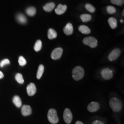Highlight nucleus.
I'll return each mask as SVG.
<instances>
[{
    "instance_id": "1a4fd4ad",
    "label": "nucleus",
    "mask_w": 124,
    "mask_h": 124,
    "mask_svg": "<svg viewBox=\"0 0 124 124\" xmlns=\"http://www.w3.org/2000/svg\"><path fill=\"white\" fill-rule=\"evenodd\" d=\"M100 108V104L97 102H93L90 103L87 107V109L90 112H95L98 111Z\"/></svg>"
},
{
    "instance_id": "c756f323",
    "label": "nucleus",
    "mask_w": 124,
    "mask_h": 124,
    "mask_svg": "<svg viewBox=\"0 0 124 124\" xmlns=\"http://www.w3.org/2000/svg\"><path fill=\"white\" fill-rule=\"evenodd\" d=\"M92 124H104L101 121H100V120H95V121H94Z\"/></svg>"
},
{
    "instance_id": "f03ea898",
    "label": "nucleus",
    "mask_w": 124,
    "mask_h": 124,
    "mask_svg": "<svg viewBox=\"0 0 124 124\" xmlns=\"http://www.w3.org/2000/svg\"><path fill=\"white\" fill-rule=\"evenodd\" d=\"M72 73L73 78L76 81H78L82 79L84 76V70L83 68L80 66L75 67Z\"/></svg>"
},
{
    "instance_id": "412c9836",
    "label": "nucleus",
    "mask_w": 124,
    "mask_h": 124,
    "mask_svg": "<svg viewBox=\"0 0 124 124\" xmlns=\"http://www.w3.org/2000/svg\"><path fill=\"white\" fill-rule=\"evenodd\" d=\"M17 19L18 20V22L22 23L24 24L27 22V19L24 15L22 14H18L17 16Z\"/></svg>"
},
{
    "instance_id": "5701e85b",
    "label": "nucleus",
    "mask_w": 124,
    "mask_h": 124,
    "mask_svg": "<svg viewBox=\"0 0 124 124\" xmlns=\"http://www.w3.org/2000/svg\"><path fill=\"white\" fill-rule=\"evenodd\" d=\"M42 47V42L40 40H38L36 41L34 46V50L36 52H39L41 49Z\"/></svg>"
},
{
    "instance_id": "393cba45",
    "label": "nucleus",
    "mask_w": 124,
    "mask_h": 124,
    "mask_svg": "<svg viewBox=\"0 0 124 124\" xmlns=\"http://www.w3.org/2000/svg\"><path fill=\"white\" fill-rule=\"evenodd\" d=\"M18 63L20 66H23L26 64V60L23 56H20L18 58Z\"/></svg>"
},
{
    "instance_id": "f8f14e48",
    "label": "nucleus",
    "mask_w": 124,
    "mask_h": 124,
    "mask_svg": "<svg viewBox=\"0 0 124 124\" xmlns=\"http://www.w3.org/2000/svg\"><path fill=\"white\" fill-rule=\"evenodd\" d=\"M64 33L67 35L70 36L73 34V27L71 23H68L63 28Z\"/></svg>"
},
{
    "instance_id": "a878e982",
    "label": "nucleus",
    "mask_w": 124,
    "mask_h": 124,
    "mask_svg": "<svg viewBox=\"0 0 124 124\" xmlns=\"http://www.w3.org/2000/svg\"><path fill=\"white\" fill-rule=\"evenodd\" d=\"M85 8L87 11H88L89 12H90L91 13H93L95 11V8L93 7V6H92V5L90 4H86L85 5Z\"/></svg>"
},
{
    "instance_id": "7ed1b4c3",
    "label": "nucleus",
    "mask_w": 124,
    "mask_h": 124,
    "mask_svg": "<svg viewBox=\"0 0 124 124\" xmlns=\"http://www.w3.org/2000/svg\"><path fill=\"white\" fill-rule=\"evenodd\" d=\"M47 118L49 122L53 124H57L59 121L57 111L53 108H51L49 110L47 114Z\"/></svg>"
},
{
    "instance_id": "6e6552de",
    "label": "nucleus",
    "mask_w": 124,
    "mask_h": 124,
    "mask_svg": "<svg viewBox=\"0 0 124 124\" xmlns=\"http://www.w3.org/2000/svg\"><path fill=\"white\" fill-rule=\"evenodd\" d=\"M120 53H121V51H120V49L116 48V49L113 50L111 53H109V54L108 56V60L111 61L115 60L117 58H119Z\"/></svg>"
},
{
    "instance_id": "cd10ccee",
    "label": "nucleus",
    "mask_w": 124,
    "mask_h": 124,
    "mask_svg": "<svg viewBox=\"0 0 124 124\" xmlns=\"http://www.w3.org/2000/svg\"><path fill=\"white\" fill-rule=\"evenodd\" d=\"M111 3L113 4L121 6L124 3V0H111Z\"/></svg>"
},
{
    "instance_id": "2f4dec72",
    "label": "nucleus",
    "mask_w": 124,
    "mask_h": 124,
    "mask_svg": "<svg viewBox=\"0 0 124 124\" xmlns=\"http://www.w3.org/2000/svg\"><path fill=\"white\" fill-rule=\"evenodd\" d=\"M75 124H84L83 123V122L80 121H77L75 123Z\"/></svg>"
},
{
    "instance_id": "aec40b11",
    "label": "nucleus",
    "mask_w": 124,
    "mask_h": 124,
    "mask_svg": "<svg viewBox=\"0 0 124 124\" xmlns=\"http://www.w3.org/2000/svg\"><path fill=\"white\" fill-rule=\"evenodd\" d=\"M80 19L83 22H87L92 19V16L88 14H83L80 15Z\"/></svg>"
},
{
    "instance_id": "a211bd4d",
    "label": "nucleus",
    "mask_w": 124,
    "mask_h": 124,
    "mask_svg": "<svg viewBox=\"0 0 124 124\" xmlns=\"http://www.w3.org/2000/svg\"><path fill=\"white\" fill-rule=\"evenodd\" d=\"M14 104L18 108L22 106V101L20 98L18 96H15L13 98Z\"/></svg>"
},
{
    "instance_id": "ddd939ff",
    "label": "nucleus",
    "mask_w": 124,
    "mask_h": 124,
    "mask_svg": "<svg viewBox=\"0 0 124 124\" xmlns=\"http://www.w3.org/2000/svg\"><path fill=\"white\" fill-rule=\"evenodd\" d=\"M67 8V7L66 5L59 4L56 9H55V13L58 15H62L65 12Z\"/></svg>"
},
{
    "instance_id": "20e7f679",
    "label": "nucleus",
    "mask_w": 124,
    "mask_h": 124,
    "mask_svg": "<svg viewBox=\"0 0 124 124\" xmlns=\"http://www.w3.org/2000/svg\"><path fill=\"white\" fill-rule=\"evenodd\" d=\"M85 45H87L91 48H95L98 46V41L96 38L93 37H87L83 40Z\"/></svg>"
},
{
    "instance_id": "39448f33",
    "label": "nucleus",
    "mask_w": 124,
    "mask_h": 124,
    "mask_svg": "<svg viewBox=\"0 0 124 124\" xmlns=\"http://www.w3.org/2000/svg\"><path fill=\"white\" fill-rule=\"evenodd\" d=\"M63 117L64 120L66 123L68 124L71 123L73 119V115L70 109L68 108L65 109L63 112Z\"/></svg>"
},
{
    "instance_id": "0eeeda50",
    "label": "nucleus",
    "mask_w": 124,
    "mask_h": 124,
    "mask_svg": "<svg viewBox=\"0 0 124 124\" xmlns=\"http://www.w3.org/2000/svg\"><path fill=\"white\" fill-rule=\"evenodd\" d=\"M63 49L61 47L56 48L53 50L51 54V58L53 60H58L62 57Z\"/></svg>"
},
{
    "instance_id": "4468645a",
    "label": "nucleus",
    "mask_w": 124,
    "mask_h": 124,
    "mask_svg": "<svg viewBox=\"0 0 124 124\" xmlns=\"http://www.w3.org/2000/svg\"><path fill=\"white\" fill-rule=\"evenodd\" d=\"M108 22L112 29H115L117 26V21L115 18L111 17L108 19Z\"/></svg>"
},
{
    "instance_id": "9b49d317",
    "label": "nucleus",
    "mask_w": 124,
    "mask_h": 124,
    "mask_svg": "<svg viewBox=\"0 0 124 124\" xmlns=\"http://www.w3.org/2000/svg\"><path fill=\"white\" fill-rule=\"evenodd\" d=\"M21 113L23 116H27L31 115L32 113V109L30 106L23 105L21 109Z\"/></svg>"
},
{
    "instance_id": "4be33fe9",
    "label": "nucleus",
    "mask_w": 124,
    "mask_h": 124,
    "mask_svg": "<svg viewBox=\"0 0 124 124\" xmlns=\"http://www.w3.org/2000/svg\"><path fill=\"white\" fill-rule=\"evenodd\" d=\"M36 9L34 7H30L28 8L26 10V13L30 16H34L36 13Z\"/></svg>"
},
{
    "instance_id": "f3484780",
    "label": "nucleus",
    "mask_w": 124,
    "mask_h": 124,
    "mask_svg": "<svg viewBox=\"0 0 124 124\" xmlns=\"http://www.w3.org/2000/svg\"><path fill=\"white\" fill-rule=\"evenodd\" d=\"M55 6V4L53 2H50L45 5V6L43 7V9L45 11L50 12H51Z\"/></svg>"
},
{
    "instance_id": "9d476101",
    "label": "nucleus",
    "mask_w": 124,
    "mask_h": 124,
    "mask_svg": "<svg viewBox=\"0 0 124 124\" xmlns=\"http://www.w3.org/2000/svg\"><path fill=\"white\" fill-rule=\"evenodd\" d=\"M27 93L29 96H33L36 92V85L33 83H31L27 87Z\"/></svg>"
},
{
    "instance_id": "dca6fc26",
    "label": "nucleus",
    "mask_w": 124,
    "mask_h": 124,
    "mask_svg": "<svg viewBox=\"0 0 124 124\" xmlns=\"http://www.w3.org/2000/svg\"><path fill=\"white\" fill-rule=\"evenodd\" d=\"M48 38L50 40L54 39L57 36V33L56 31L53 29H50L48 31Z\"/></svg>"
},
{
    "instance_id": "6ab92c4d",
    "label": "nucleus",
    "mask_w": 124,
    "mask_h": 124,
    "mask_svg": "<svg viewBox=\"0 0 124 124\" xmlns=\"http://www.w3.org/2000/svg\"><path fill=\"white\" fill-rule=\"evenodd\" d=\"M44 67L42 64H40L39 66L37 73L36 77L37 79L39 80L41 78V76H42V75L44 73Z\"/></svg>"
},
{
    "instance_id": "bb28decb",
    "label": "nucleus",
    "mask_w": 124,
    "mask_h": 124,
    "mask_svg": "<svg viewBox=\"0 0 124 124\" xmlns=\"http://www.w3.org/2000/svg\"><path fill=\"white\" fill-rule=\"evenodd\" d=\"M107 11L108 14H112L116 13V9L115 7L109 6L107 7Z\"/></svg>"
},
{
    "instance_id": "2eb2a0df",
    "label": "nucleus",
    "mask_w": 124,
    "mask_h": 124,
    "mask_svg": "<svg viewBox=\"0 0 124 124\" xmlns=\"http://www.w3.org/2000/svg\"><path fill=\"white\" fill-rule=\"evenodd\" d=\"M79 31L84 34H89L91 33V30L88 27L85 25H80L79 27Z\"/></svg>"
},
{
    "instance_id": "72a5a7b5",
    "label": "nucleus",
    "mask_w": 124,
    "mask_h": 124,
    "mask_svg": "<svg viewBox=\"0 0 124 124\" xmlns=\"http://www.w3.org/2000/svg\"><path fill=\"white\" fill-rule=\"evenodd\" d=\"M124 10H123V13H122V15L124 16Z\"/></svg>"
},
{
    "instance_id": "423d86ee",
    "label": "nucleus",
    "mask_w": 124,
    "mask_h": 124,
    "mask_svg": "<svg viewBox=\"0 0 124 124\" xmlns=\"http://www.w3.org/2000/svg\"><path fill=\"white\" fill-rule=\"evenodd\" d=\"M101 75L105 80H108L113 77V73L112 71L108 68L103 69L101 72Z\"/></svg>"
},
{
    "instance_id": "f257e3e1",
    "label": "nucleus",
    "mask_w": 124,
    "mask_h": 124,
    "mask_svg": "<svg viewBox=\"0 0 124 124\" xmlns=\"http://www.w3.org/2000/svg\"><path fill=\"white\" fill-rule=\"evenodd\" d=\"M109 104L112 110L115 112H118L120 111L122 107V104L121 101L116 98H111Z\"/></svg>"
},
{
    "instance_id": "7c9ffc66",
    "label": "nucleus",
    "mask_w": 124,
    "mask_h": 124,
    "mask_svg": "<svg viewBox=\"0 0 124 124\" xmlns=\"http://www.w3.org/2000/svg\"><path fill=\"white\" fill-rule=\"evenodd\" d=\"M3 77H4V75L3 73L1 71H0V79L3 78Z\"/></svg>"
},
{
    "instance_id": "b1692460",
    "label": "nucleus",
    "mask_w": 124,
    "mask_h": 124,
    "mask_svg": "<svg viewBox=\"0 0 124 124\" xmlns=\"http://www.w3.org/2000/svg\"><path fill=\"white\" fill-rule=\"evenodd\" d=\"M15 79L18 83L22 84L24 83V80L22 74L18 73L15 76Z\"/></svg>"
},
{
    "instance_id": "473e14b6",
    "label": "nucleus",
    "mask_w": 124,
    "mask_h": 124,
    "mask_svg": "<svg viewBox=\"0 0 124 124\" xmlns=\"http://www.w3.org/2000/svg\"><path fill=\"white\" fill-rule=\"evenodd\" d=\"M120 22L121 23H123V20H122V19H121L120 20Z\"/></svg>"
},
{
    "instance_id": "c85d7f7f",
    "label": "nucleus",
    "mask_w": 124,
    "mask_h": 124,
    "mask_svg": "<svg viewBox=\"0 0 124 124\" xmlns=\"http://www.w3.org/2000/svg\"><path fill=\"white\" fill-rule=\"evenodd\" d=\"M10 63V61L8 59H3L2 61L0 63V66L1 67H3L6 64H9Z\"/></svg>"
}]
</instances>
